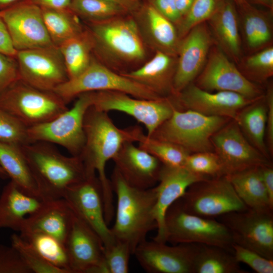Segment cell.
Here are the masks:
<instances>
[{"label":"cell","instance_id":"cell-1","mask_svg":"<svg viewBox=\"0 0 273 273\" xmlns=\"http://www.w3.org/2000/svg\"><path fill=\"white\" fill-rule=\"evenodd\" d=\"M83 129L85 144L79 156L87 173H97L102 189L105 219L109 223L115 211L111 181L106 173V164L113 159L125 142H138L143 130L139 126L124 129L117 127L108 112L93 105L85 113Z\"/></svg>","mask_w":273,"mask_h":273},{"label":"cell","instance_id":"cell-2","mask_svg":"<svg viewBox=\"0 0 273 273\" xmlns=\"http://www.w3.org/2000/svg\"><path fill=\"white\" fill-rule=\"evenodd\" d=\"M94 42V55L113 70L123 73L144 62L147 46L133 16L124 15L86 23ZM141 66V65H140Z\"/></svg>","mask_w":273,"mask_h":273},{"label":"cell","instance_id":"cell-3","mask_svg":"<svg viewBox=\"0 0 273 273\" xmlns=\"http://www.w3.org/2000/svg\"><path fill=\"white\" fill-rule=\"evenodd\" d=\"M111 184L117 196L115 220L111 229L116 240L127 244L133 255L149 232L157 228L154 215L155 186L140 189L129 185L114 168Z\"/></svg>","mask_w":273,"mask_h":273},{"label":"cell","instance_id":"cell-4","mask_svg":"<svg viewBox=\"0 0 273 273\" xmlns=\"http://www.w3.org/2000/svg\"><path fill=\"white\" fill-rule=\"evenodd\" d=\"M40 195L47 201L63 198L66 190L87 175L79 156H66L52 144L34 142L21 146Z\"/></svg>","mask_w":273,"mask_h":273},{"label":"cell","instance_id":"cell-5","mask_svg":"<svg viewBox=\"0 0 273 273\" xmlns=\"http://www.w3.org/2000/svg\"><path fill=\"white\" fill-rule=\"evenodd\" d=\"M230 120L174 108L171 116L149 136L175 144L190 154L214 152L211 138Z\"/></svg>","mask_w":273,"mask_h":273},{"label":"cell","instance_id":"cell-6","mask_svg":"<svg viewBox=\"0 0 273 273\" xmlns=\"http://www.w3.org/2000/svg\"><path fill=\"white\" fill-rule=\"evenodd\" d=\"M54 91L40 89L18 79L1 95L0 108L27 128L50 121L68 109Z\"/></svg>","mask_w":273,"mask_h":273},{"label":"cell","instance_id":"cell-7","mask_svg":"<svg viewBox=\"0 0 273 273\" xmlns=\"http://www.w3.org/2000/svg\"><path fill=\"white\" fill-rule=\"evenodd\" d=\"M166 242L216 246L232 252L231 235L220 221L190 213L177 201L167 209L164 219Z\"/></svg>","mask_w":273,"mask_h":273},{"label":"cell","instance_id":"cell-8","mask_svg":"<svg viewBox=\"0 0 273 273\" xmlns=\"http://www.w3.org/2000/svg\"><path fill=\"white\" fill-rule=\"evenodd\" d=\"M53 91L67 104L82 93L99 91L120 92L143 99L162 98L143 85L106 66L95 56L83 72L69 79Z\"/></svg>","mask_w":273,"mask_h":273},{"label":"cell","instance_id":"cell-9","mask_svg":"<svg viewBox=\"0 0 273 273\" xmlns=\"http://www.w3.org/2000/svg\"><path fill=\"white\" fill-rule=\"evenodd\" d=\"M176 201L186 211L211 218L248 209L225 175L192 184Z\"/></svg>","mask_w":273,"mask_h":273},{"label":"cell","instance_id":"cell-10","mask_svg":"<svg viewBox=\"0 0 273 273\" xmlns=\"http://www.w3.org/2000/svg\"><path fill=\"white\" fill-rule=\"evenodd\" d=\"M75 99L70 109L53 120L28 128L30 142L57 144L72 156H79L85 144L83 119L86 110L92 105L91 92L82 93Z\"/></svg>","mask_w":273,"mask_h":273},{"label":"cell","instance_id":"cell-11","mask_svg":"<svg viewBox=\"0 0 273 273\" xmlns=\"http://www.w3.org/2000/svg\"><path fill=\"white\" fill-rule=\"evenodd\" d=\"M92 105L107 112L117 111L133 117L146 127L148 136L172 115L175 108L171 97L156 100L133 97L117 91L91 92Z\"/></svg>","mask_w":273,"mask_h":273},{"label":"cell","instance_id":"cell-12","mask_svg":"<svg viewBox=\"0 0 273 273\" xmlns=\"http://www.w3.org/2000/svg\"><path fill=\"white\" fill-rule=\"evenodd\" d=\"M63 198L73 212L98 234L105 248L115 243L105 220L102 189L96 173H88L84 178L68 187Z\"/></svg>","mask_w":273,"mask_h":273},{"label":"cell","instance_id":"cell-13","mask_svg":"<svg viewBox=\"0 0 273 273\" xmlns=\"http://www.w3.org/2000/svg\"><path fill=\"white\" fill-rule=\"evenodd\" d=\"M273 211L248 209L219 217L229 231L234 244L273 260Z\"/></svg>","mask_w":273,"mask_h":273},{"label":"cell","instance_id":"cell-14","mask_svg":"<svg viewBox=\"0 0 273 273\" xmlns=\"http://www.w3.org/2000/svg\"><path fill=\"white\" fill-rule=\"evenodd\" d=\"M15 58L20 79L33 87L53 91L69 79L59 47L19 51Z\"/></svg>","mask_w":273,"mask_h":273},{"label":"cell","instance_id":"cell-15","mask_svg":"<svg viewBox=\"0 0 273 273\" xmlns=\"http://www.w3.org/2000/svg\"><path fill=\"white\" fill-rule=\"evenodd\" d=\"M196 79L195 84L208 92H232L253 100L264 96L261 88L247 79L215 43Z\"/></svg>","mask_w":273,"mask_h":273},{"label":"cell","instance_id":"cell-16","mask_svg":"<svg viewBox=\"0 0 273 273\" xmlns=\"http://www.w3.org/2000/svg\"><path fill=\"white\" fill-rule=\"evenodd\" d=\"M211 143L225 175L271 164L248 141L234 120L213 135Z\"/></svg>","mask_w":273,"mask_h":273},{"label":"cell","instance_id":"cell-17","mask_svg":"<svg viewBox=\"0 0 273 273\" xmlns=\"http://www.w3.org/2000/svg\"><path fill=\"white\" fill-rule=\"evenodd\" d=\"M0 17L16 51L54 46L45 26L41 8L29 0L0 12Z\"/></svg>","mask_w":273,"mask_h":273},{"label":"cell","instance_id":"cell-18","mask_svg":"<svg viewBox=\"0 0 273 273\" xmlns=\"http://www.w3.org/2000/svg\"><path fill=\"white\" fill-rule=\"evenodd\" d=\"M64 244L72 273H108L102 240L74 213Z\"/></svg>","mask_w":273,"mask_h":273},{"label":"cell","instance_id":"cell-19","mask_svg":"<svg viewBox=\"0 0 273 273\" xmlns=\"http://www.w3.org/2000/svg\"><path fill=\"white\" fill-rule=\"evenodd\" d=\"M199 244L169 246L166 243L146 240L136 248L133 255L148 273H193Z\"/></svg>","mask_w":273,"mask_h":273},{"label":"cell","instance_id":"cell-20","mask_svg":"<svg viewBox=\"0 0 273 273\" xmlns=\"http://www.w3.org/2000/svg\"><path fill=\"white\" fill-rule=\"evenodd\" d=\"M171 97L176 109L178 110L189 109L206 115L234 120L242 109L258 99H250L232 92H208L193 83Z\"/></svg>","mask_w":273,"mask_h":273},{"label":"cell","instance_id":"cell-21","mask_svg":"<svg viewBox=\"0 0 273 273\" xmlns=\"http://www.w3.org/2000/svg\"><path fill=\"white\" fill-rule=\"evenodd\" d=\"M214 44L206 22L193 27L181 39L177 56L172 96L193 83L199 75Z\"/></svg>","mask_w":273,"mask_h":273},{"label":"cell","instance_id":"cell-22","mask_svg":"<svg viewBox=\"0 0 273 273\" xmlns=\"http://www.w3.org/2000/svg\"><path fill=\"white\" fill-rule=\"evenodd\" d=\"M133 142H125L113 158L115 168L131 186L152 188L158 184L162 163Z\"/></svg>","mask_w":273,"mask_h":273},{"label":"cell","instance_id":"cell-23","mask_svg":"<svg viewBox=\"0 0 273 273\" xmlns=\"http://www.w3.org/2000/svg\"><path fill=\"white\" fill-rule=\"evenodd\" d=\"M210 177L192 172L186 167L163 165L158 183L155 186L157 198L154 215L157 232L153 240L166 243L164 219L169 207L183 196L192 184Z\"/></svg>","mask_w":273,"mask_h":273},{"label":"cell","instance_id":"cell-24","mask_svg":"<svg viewBox=\"0 0 273 273\" xmlns=\"http://www.w3.org/2000/svg\"><path fill=\"white\" fill-rule=\"evenodd\" d=\"M239 22L235 3L231 0H218L214 13L207 21L214 43L237 64L242 58Z\"/></svg>","mask_w":273,"mask_h":273},{"label":"cell","instance_id":"cell-25","mask_svg":"<svg viewBox=\"0 0 273 273\" xmlns=\"http://www.w3.org/2000/svg\"><path fill=\"white\" fill-rule=\"evenodd\" d=\"M133 17L148 48L177 57L181 39L173 23L151 5Z\"/></svg>","mask_w":273,"mask_h":273},{"label":"cell","instance_id":"cell-26","mask_svg":"<svg viewBox=\"0 0 273 273\" xmlns=\"http://www.w3.org/2000/svg\"><path fill=\"white\" fill-rule=\"evenodd\" d=\"M177 57L156 51L139 67L120 73L146 87L162 98L173 96Z\"/></svg>","mask_w":273,"mask_h":273},{"label":"cell","instance_id":"cell-27","mask_svg":"<svg viewBox=\"0 0 273 273\" xmlns=\"http://www.w3.org/2000/svg\"><path fill=\"white\" fill-rule=\"evenodd\" d=\"M47 201L26 194L11 180L0 195V229L19 232L26 218L38 211Z\"/></svg>","mask_w":273,"mask_h":273},{"label":"cell","instance_id":"cell-28","mask_svg":"<svg viewBox=\"0 0 273 273\" xmlns=\"http://www.w3.org/2000/svg\"><path fill=\"white\" fill-rule=\"evenodd\" d=\"M73 216V211L63 198L48 201L38 211L26 218L19 233H42L64 244Z\"/></svg>","mask_w":273,"mask_h":273},{"label":"cell","instance_id":"cell-29","mask_svg":"<svg viewBox=\"0 0 273 273\" xmlns=\"http://www.w3.org/2000/svg\"><path fill=\"white\" fill-rule=\"evenodd\" d=\"M259 167L227 175L237 194L248 208L256 211H273L263 183Z\"/></svg>","mask_w":273,"mask_h":273},{"label":"cell","instance_id":"cell-30","mask_svg":"<svg viewBox=\"0 0 273 273\" xmlns=\"http://www.w3.org/2000/svg\"><path fill=\"white\" fill-rule=\"evenodd\" d=\"M0 164L23 191L42 198L21 146L0 142Z\"/></svg>","mask_w":273,"mask_h":273},{"label":"cell","instance_id":"cell-31","mask_svg":"<svg viewBox=\"0 0 273 273\" xmlns=\"http://www.w3.org/2000/svg\"><path fill=\"white\" fill-rule=\"evenodd\" d=\"M266 118L267 106L263 96L242 109L235 121L248 141L269 159L265 141Z\"/></svg>","mask_w":273,"mask_h":273},{"label":"cell","instance_id":"cell-32","mask_svg":"<svg viewBox=\"0 0 273 273\" xmlns=\"http://www.w3.org/2000/svg\"><path fill=\"white\" fill-rule=\"evenodd\" d=\"M240 8L242 34L247 50L254 53L270 46L272 27L267 13L250 5Z\"/></svg>","mask_w":273,"mask_h":273},{"label":"cell","instance_id":"cell-33","mask_svg":"<svg viewBox=\"0 0 273 273\" xmlns=\"http://www.w3.org/2000/svg\"><path fill=\"white\" fill-rule=\"evenodd\" d=\"M233 252L223 248L198 244L193 273H246Z\"/></svg>","mask_w":273,"mask_h":273},{"label":"cell","instance_id":"cell-34","mask_svg":"<svg viewBox=\"0 0 273 273\" xmlns=\"http://www.w3.org/2000/svg\"><path fill=\"white\" fill-rule=\"evenodd\" d=\"M59 48L69 79L75 77L83 72L94 56L93 39L86 26L82 32L64 42Z\"/></svg>","mask_w":273,"mask_h":273},{"label":"cell","instance_id":"cell-35","mask_svg":"<svg viewBox=\"0 0 273 273\" xmlns=\"http://www.w3.org/2000/svg\"><path fill=\"white\" fill-rule=\"evenodd\" d=\"M41 8L49 35L57 47L85 29L80 19L69 8Z\"/></svg>","mask_w":273,"mask_h":273},{"label":"cell","instance_id":"cell-36","mask_svg":"<svg viewBox=\"0 0 273 273\" xmlns=\"http://www.w3.org/2000/svg\"><path fill=\"white\" fill-rule=\"evenodd\" d=\"M20 236L52 265L72 273L65 244L49 235L37 232L23 231Z\"/></svg>","mask_w":273,"mask_h":273},{"label":"cell","instance_id":"cell-37","mask_svg":"<svg viewBox=\"0 0 273 273\" xmlns=\"http://www.w3.org/2000/svg\"><path fill=\"white\" fill-rule=\"evenodd\" d=\"M69 9L86 23L106 21L128 12L123 6L109 0H72Z\"/></svg>","mask_w":273,"mask_h":273},{"label":"cell","instance_id":"cell-38","mask_svg":"<svg viewBox=\"0 0 273 273\" xmlns=\"http://www.w3.org/2000/svg\"><path fill=\"white\" fill-rule=\"evenodd\" d=\"M139 147L157 158L163 165L173 167L185 166L190 153L173 143L153 139L142 132L138 141Z\"/></svg>","mask_w":273,"mask_h":273},{"label":"cell","instance_id":"cell-39","mask_svg":"<svg viewBox=\"0 0 273 273\" xmlns=\"http://www.w3.org/2000/svg\"><path fill=\"white\" fill-rule=\"evenodd\" d=\"M237 64L249 80L262 83L273 75V47L270 46L241 58Z\"/></svg>","mask_w":273,"mask_h":273},{"label":"cell","instance_id":"cell-40","mask_svg":"<svg viewBox=\"0 0 273 273\" xmlns=\"http://www.w3.org/2000/svg\"><path fill=\"white\" fill-rule=\"evenodd\" d=\"M11 242L31 273H66L47 262L20 235L12 234Z\"/></svg>","mask_w":273,"mask_h":273},{"label":"cell","instance_id":"cell-41","mask_svg":"<svg viewBox=\"0 0 273 273\" xmlns=\"http://www.w3.org/2000/svg\"><path fill=\"white\" fill-rule=\"evenodd\" d=\"M218 0H194L188 12L176 26L178 34L183 38L195 26L207 22L214 13Z\"/></svg>","mask_w":273,"mask_h":273},{"label":"cell","instance_id":"cell-42","mask_svg":"<svg viewBox=\"0 0 273 273\" xmlns=\"http://www.w3.org/2000/svg\"><path fill=\"white\" fill-rule=\"evenodd\" d=\"M185 167L194 173L210 178L224 175L219 158L214 152L190 154Z\"/></svg>","mask_w":273,"mask_h":273},{"label":"cell","instance_id":"cell-43","mask_svg":"<svg viewBox=\"0 0 273 273\" xmlns=\"http://www.w3.org/2000/svg\"><path fill=\"white\" fill-rule=\"evenodd\" d=\"M0 142L22 146L31 143L28 128L0 108Z\"/></svg>","mask_w":273,"mask_h":273},{"label":"cell","instance_id":"cell-44","mask_svg":"<svg viewBox=\"0 0 273 273\" xmlns=\"http://www.w3.org/2000/svg\"><path fill=\"white\" fill-rule=\"evenodd\" d=\"M104 249L105 262L108 273L129 271V260L132 253L127 244L115 240L113 244Z\"/></svg>","mask_w":273,"mask_h":273},{"label":"cell","instance_id":"cell-45","mask_svg":"<svg viewBox=\"0 0 273 273\" xmlns=\"http://www.w3.org/2000/svg\"><path fill=\"white\" fill-rule=\"evenodd\" d=\"M232 248L233 254L239 263L246 264L257 273H273V260L235 244H233Z\"/></svg>","mask_w":273,"mask_h":273},{"label":"cell","instance_id":"cell-46","mask_svg":"<svg viewBox=\"0 0 273 273\" xmlns=\"http://www.w3.org/2000/svg\"><path fill=\"white\" fill-rule=\"evenodd\" d=\"M0 273H31L17 250L10 246L0 244Z\"/></svg>","mask_w":273,"mask_h":273},{"label":"cell","instance_id":"cell-47","mask_svg":"<svg viewBox=\"0 0 273 273\" xmlns=\"http://www.w3.org/2000/svg\"><path fill=\"white\" fill-rule=\"evenodd\" d=\"M20 79L16 58L0 52V95Z\"/></svg>","mask_w":273,"mask_h":273},{"label":"cell","instance_id":"cell-48","mask_svg":"<svg viewBox=\"0 0 273 273\" xmlns=\"http://www.w3.org/2000/svg\"><path fill=\"white\" fill-rule=\"evenodd\" d=\"M151 5L176 27L181 17L177 11L175 0H152Z\"/></svg>","mask_w":273,"mask_h":273},{"label":"cell","instance_id":"cell-49","mask_svg":"<svg viewBox=\"0 0 273 273\" xmlns=\"http://www.w3.org/2000/svg\"><path fill=\"white\" fill-rule=\"evenodd\" d=\"M267 106V118L265 136L266 147L270 156L273 153V90L269 86L265 96Z\"/></svg>","mask_w":273,"mask_h":273},{"label":"cell","instance_id":"cell-50","mask_svg":"<svg viewBox=\"0 0 273 273\" xmlns=\"http://www.w3.org/2000/svg\"><path fill=\"white\" fill-rule=\"evenodd\" d=\"M0 52L16 57L17 51L14 48L7 28L0 17Z\"/></svg>","mask_w":273,"mask_h":273},{"label":"cell","instance_id":"cell-51","mask_svg":"<svg viewBox=\"0 0 273 273\" xmlns=\"http://www.w3.org/2000/svg\"><path fill=\"white\" fill-rule=\"evenodd\" d=\"M261 177L273 208V168L271 164L259 167Z\"/></svg>","mask_w":273,"mask_h":273},{"label":"cell","instance_id":"cell-52","mask_svg":"<svg viewBox=\"0 0 273 273\" xmlns=\"http://www.w3.org/2000/svg\"><path fill=\"white\" fill-rule=\"evenodd\" d=\"M40 7L47 8H69L72 0H29Z\"/></svg>","mask_w":273,"mask_h":273},{"label":"cell","instance_id":"cell-53","mask_svg":"<svg viewBox=\"0 0 273 273\" xmlns=\"http://www.w3.org/2000/svg\"><path fill=\"white\" fill-rule=\"evenodd\" d=\"M194 0H175L177 11L181 18L188 12Z\"/></svg>","mask_w":273,"mask_h":273},{"label":"cell","instance_id":"cell-54","mask_svg":"<svg viewBox=\"0 0 273 273\" xmlns=\"http://www.w3.org/2000/svg\"><path fill=\"white\" fill-rule=\"evenodd\" d=\"M124 7L128 12L136 10L139 4V0H109Z\"/></svg>","mask_w":273,"mask_h":273},{"label":"cell","instance_id":"cell-55","mask_svg":"<svg viewBox=\"0 0 273 273\" xmlns=\"http://www.w3.org/2000/svg\"><path fill=\"white\" fill-rule=\"evenodd\" d=\"M24 0H0V12L8 9Z\"/></svg>","mask_w":273,"mask_h":273},{"label":"cell","instance_id":"cell-56","mask_svg":"<svg viewBox=\"0 0 273 273\" xmlns=\"http://www.w3.org/2000/svg\"><path fill=\"white\" fill-rule=\"evenodd\" d=\"M255 3L265 6L270 10H272L273 0H253Z\"/></svg>","mask_w":273,"mask_h":273},{"label":"cell","instance_id":"cell-57","mask_svg":"<svg viewBox=\"0 0 273 273\" xmlns=\"http://www.w3.org/2000/svg\"><path fill=\"white\" fill-rule=\"evenodd\" d=\"M240 7H243L249 5L246 0H231Z\"/></svg>","mask_w":273,"mask_h":273},{"label":"cell","instance_id":"cell-58","mask_svg":"<svg viewBox=\"0 0 273 273\" xmlns=\"http://www.w3.org/2000/svg\"><path fill=\"white\" fill-rule=\"evenodd\" d=\"M0 177L2 178H6L7 177H8L6 172L3 169V168L2 167V166L0 164Z\"/></svg>","mask_w":273,"mask_h":273}]
</instances>
